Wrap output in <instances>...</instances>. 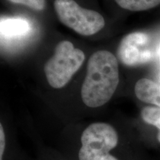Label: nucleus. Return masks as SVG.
Returning <instances> with one entry per match:
<instances>
[{
    "label": "nucleus",
    "instance_id": "nucleus-5",
    "mask_svg": "<svg viewBox=\"0 0 160 160\" xmlns=\"http://www.w3.org/2000/svg\"><path fill=\"white\" fill-rule=\"evenodd\" d=\"M157 47L152 45L151 37L144 32H133L120 42L117 54L121 62L134 67L151 62L157 55Z\"/></svg>",
    "mask_w": 160,
    "mask_h": 160
},
{
    "label": "nucleus",
    "instance_id": "nucleus-2",
    "mask_svg": "<svg viewBox=\"0 0 160 160\" xmlns=\"http://www.w3.org/2000/svg\"><path fill=\"white\" fill-rule=\"evenodd\" d=\"M85 59L84 52L76 48L71 42H59L56 46L53 55L44 67L48 82L56 89L65 87L79 71Z\"/></svg>",
    "mask_w": 160,
    "mask_h": 160
},
{
    "label": "nucleus",
    "instance_id": "nucleus-9",
    "mask_svg": "<svg viewBox=\"0 0 160 160\" xmlns=\"http://www.w3.org/2000/svg\"><path fill=\"white\" fill-rule=\"evenodd\" d=\"M141 117L146 123L155 126L159 129L157 139L160 142V108L157 106L145 107L141 111Z\"/></svg>",
    "mask_w": 160,
    "mask_h": 160
},
{
    "label": "nucleus",
    "instance_id": "nucleus-10",
    "mask_svg": "<svg viewBox=\"0 0 160 160\" xmlns=\"http://www.w3.org/2000/svg\"><path fill=\"white\" fill-rule=\"evenodd\" d=\"M12 3L19 4L30 8L34 11H42L45 8V0H8Z\"/></svg>",
    "mask_w": 160,
    "mask_h": 160
},
{
    "label": "nucleus",
    "instance_id": "nucleus-12",
    "mask_svg": "<svg viewBox=\"0 0 160 160\" xmlns=\"http://www.w3.org/2000/svg\"><path fill=\"white\" fill-rule=\"evenodd\" d=\"M157 55L160 57V45L157 46Z\"/></svg>",
    "mask_w": 160,
    "mask_h": 160
},
{
    "label": "nucleus",
    "instance_id": "nucleus-11",
    "mask_svg": "<svg viewBox=\"0 0 160 160\" xmlns=\"http://www.w3.org/2000/svg\"><path fill=\"white\" fill-rule=\"evenodd\" d=\"M5 148V135L2 125H0V160H2Z\"/></svg>",
    "mask_w": 160,
    "mask_h": 160
},
{
    "label": "nucleus",
    "instance_id": "nucleus-3",
    "mask_svg": "<svg viewBox=\"0 0 160 160\" xmlns=\"http://www.w3.org/2000/svg\"><path fill=\"white\" fill-rule=\"evenodd\" d=\"M119 137L113 126L94 122L88 126L81 136L79 160H119L110 153L117 146Z\"/></svg>",
    "mask_w": 160,
    "mask_h": 160
},
{
    "label": "nucleus",
    "instance_id": "nucleus-7",
    "mask_svg": "<svg viewBox=\"0 0 160 160\" xmlns=\"http://www.w3.org/2000/svg\"><path fill=\"white\" fill-rule=\"evenodd\" d=\"M31 29L27 21L20 19H9L2 20L1 33L8 37H19L25 35Z\"/></svg>",
    "mask_w": 160,
    "mask_h": 160
},
{
    "label": "nucleus",
    "instance_id": "nucleus-1",
    "mask_svg": "<svg viewBox=\"0 0 160 160\" xmlns=\"http://www.w3.org/2000/svg\"><path fill=\"white\" fill-rule=\"evenodd\" d=\"M119 82L117 57L106 50L96 51L88 62L87 73L81 88V97L92 108L108 102Z\"/></svg>",
    "mask_w": 160,
    "mask_h": 160
},
{
    "label": "nucleus",
    "instance_id": "nucleus-4",
    "mask_svg": "<svg viewBox=\"0 0 160 160\" xmlns=\"http://www.w3.org/2000/svg\"><path fill=\"white\" fill-rule=\"evenodd\" d=\"M54 8L59 21L82 36L94 35L105 25L99 13L83 8L74 0H55Z\"/></svg>",
    "mask_w": 160,
    "mask_h": 160
},
{
    "label": "nucleus",
    "instance_id": "nucleus-8",
    "mask_svg": "<svg viewBox=\"0 0 160 160\" xmlns=\"http://www.w3.org/2000/svg\"><path fill=\"white\" fill-rule=\"evenodd\" d=\"M122 8L131 11H144L160 5V0H115Z\"/></svg>",
    "mask_w": 160,
    "mask_h": 160
},
{
    "label": "nucleus",
    "instance_id": "nucleus-6",
    "mask_svg": "<svg viewBox=\"0 0 160 160\" xmlns=\"http://www.w3.org/2000/svg\"><path fill=\"white\" fill-rule=\"evenodd\" d=\"M134 92L140 101L160 108V84L143 78L136 83Z\"/></svg>",
    "mask_w": 160,
    "mask_h": 160
}]
</instances>
